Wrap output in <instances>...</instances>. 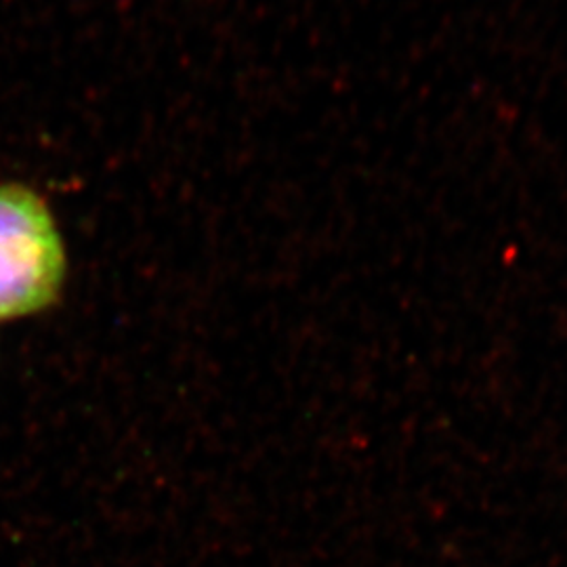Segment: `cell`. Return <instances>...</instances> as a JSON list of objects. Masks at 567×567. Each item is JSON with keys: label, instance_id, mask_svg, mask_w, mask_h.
<instances>
[{"label": "cell", "instance_id": "1", "mask_svg": "<svg viewBox=\"0 0 567 567\" xmlns=\"http://www.w3.org/2000/svg\"><path fill=\"white\" fill-rule=\"evenodd\" d=\"M65 250L34 192L0 185V320L41 311L60 295Z\"/></svg>", "mask_w": 567, "mask_h": 567}]
</instances>
